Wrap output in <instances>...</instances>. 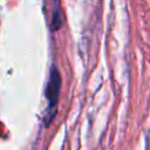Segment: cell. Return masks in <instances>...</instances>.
<instances>
[{
    "mask_svg": "<svg viewBox=\"0 0 150 150\" xmlns=\"http://www.w3.org/2000/svg\"><path fill=\"white\" fill-rule=\"evenodd\" d=\"M60 89H61V75L57 68L55 67V64H53L50 67L49 79H48L47 87H46V98L48 102V107H47V111H46L45 121H43L46 127H48L52 123V121L54 120L56 115V111H57L56 107L59 102Z\"/></svg>",
    "mask_w": 150,
    "mask_h": 150,
    "instance_id": "obj_1",
    "label": "cell"
},
{
    "mask_svg": "<svg viewBox=\"0 0 150 150\" xmlns=\"http://www.w3.org/2000/svg\"><path fill=\"white\" fill-rule=\"evenodd\" d=\"M53 1H54V5H55V9H54V12H53V18H52V29H53V30H57V29L61 28L64 18H63V15L61 14L59 0H53Z\"/></svg>",
    "mask_w": 150,
    "mask_h": 150,
    "instance_id": "obj_2",
    "label": "cell"
}]
</instances>
